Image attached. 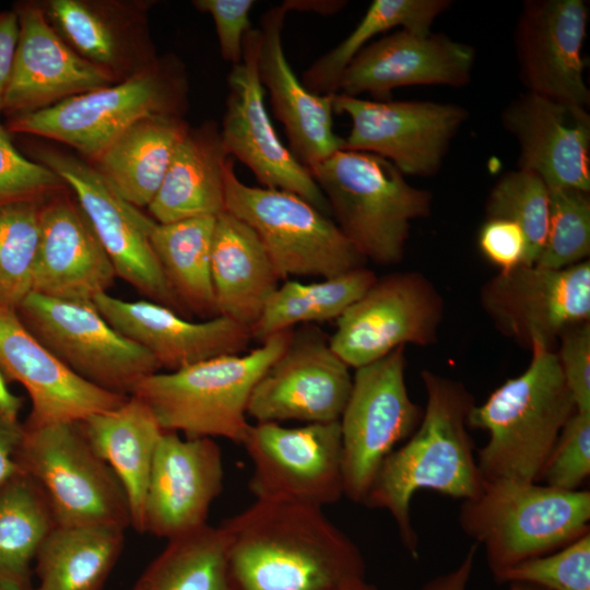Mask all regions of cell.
Instances as JSON below:
<instances>
[{"label": "cell", "instance_id": "1", "mask_svg": "<svg viewBox=\"0 0 590 590\" xmlns=\"http://www.w3.org/2000/svg\"><path fill=\"white\" fill-rule=\"evenodd\" d=\"M220 526L236 590H342L366 580L359 548L321 507L256 499Z\"/></svg>", "mask_w": 590, "mask_h": 590}, {"label": "cell", "instance_id": "2", "mask_svg": "<svg viewBox=\"0 0 590 590\" xmlns=\"http://www.w3.org/2000/svg\"><path fill=\"white\" fill-rule=\"evenodd\" d=\"M426 405L415 432L379 467L363 505L387 510L408 553L418 558L411 503L418 491L450 498L476 497L483 487L468 417L475 401L458 380L429 369L421 373Z\"/></svg>", "mask_w": 590, "mask_h": 590}, {"label": "cell", "instance_id": "3", "mask_svg": "<svg viewBox=\"0 0 590 590\" xmlns=\"http://www.w3.org/2000/svg\"><path fill=\"white\" fill-rule=\"evenodd\" d=\"M530 350L526 370L470 411L469 427L488 434L476 452L484 481L538 483L563 427L577 411L555 351L540 343Z\"/></svg>", "mask_w": 590, "mask_h": 590}, {"label": "cell", "instance_id": "4", "mask_svg": "<svg viewBox=\"0 0 590 590\" xmlns=\"http://www.w3.org/2000/svg\"><path fill=\"white\" fill-rule=\"evenodd\" d=\"M459 524L473 543L483 545L488 569L496 578L590 532V492L483 480L480 494L462 500Z\"/></svg>", "mask_w": 590, "mask_h": 590}, {"label": "cell", "instance_id": "5", "mask_svg": "<svg viewBox=\"0 0 590 590\" xmlns=\"http://www.w3.org/2000/svg\"><path fill=\"white\" fill-rule=\"evenodd\" d=\"M294 330L278 332L247 354L223 355L143 378L132 396L151 410L163 430L187 437H223L241 444L251 392L290 344ZM130 394V396H131Z\"/></svg>", "mask_w": 590, "mask_h": 590}, {"label": "cell", "instance_id": "6", "mask_svg": "<svg viewBox=\"0 0 590 590\" xmlns=\"http://www.w3.org/2000/svg\"><path fill=\"white\" fill-rule=\"evenodd\" d=\"M309 173L335 224L366 261L399 263L411 222L430 214L432 193L410 185L391 162L376 154L342 149Z\"/></svg>", "mask_w": 590, "mask_h": 590}, {"label": "cell", "instance_id": "7", "mask_svg": "<svg viewBox=\"0 0 590 590\" xmlns=\"http://www.w3.org/2000/svg\"><path fill=\"white\" fill-rule=\"evenodd\" d=\"M187 92L182 64L165 57L108 86L16 115L9 130L62 142L95 162L137 121L151 116L182 117Z\"/></svg>", "mask_w": 590, "mask_h": 590}, {"label": "cell", "instance_id": "8", "mask_svg": "<svg viewBox=\"0 0 590 590\" xmlns=\"http://www.w3.org/2000/svg\"><path fill=\"white\" fill-rule=\"evenodd\" d=\"M23 426L17 465L44 491L57 526H131L120 482L92 449L79 422Z\"/></svg>", "mask_w": 590, "mask_h": 590}, {"label": "cell", "instance_id": "9", "mask_svg": "<svg viewBox=\"0 0 590 590\" xmlns=\"http://www.w3.org/2000/svg\"><path fill=\"white\" fill-rule=\"evenodd\" d=\"M225 211L257 234L280 280L328 279L366 262L328 215L293 192L241 182L231 157L225 167Z\"/></svg>", "mask_w": 590, "mask_h": 590}, {"label": "cell", "instance_id": "10", "mask_svg": "<svg viewBox=\"0 0 590 590\" xmlns=\"http://www.w3.org/2000/svg\"><path fill=\"white\" fill-rule=\"evenodd\" d=\"M28 331L62 364L107 391L130 396L161 368L145 349L116 331L93 303L31 292L16 309Z\"/></svg>", "mask_w": 590, "mask_h": 590}, {"label": "cell", "instance_id": "11", "mask_svg": "<svg viewBox=\"0 0 590 590\" xmlns=\"http://www.w3.org/2000/svg\"><path fill=\"white\" fill-rule=\"evenodd\" d=\"M405 346L355 369L339 420L344 495L363 504L386 457L417 428L423 409L405 384Z\"/></svg>", "mask_w": 590, "mask_h": 590}, {"label": "cell", "instance_id": "12", "mask_svg": "<svg viewBox=\"0 0 590 590\" xmlns=\"http://www.w3.org/2000/svg\"><path fill=\"white\" fill-rule=\"evenodd\" d=\"M240 445L253 465L249 488L256 499L322 508L344 495L339 421L299 427L256 422Z\"/></svg>", "mask_w": 590, "mask_h": 590}, {"label": "cell", "instance_id": "13", "mask_svg": "<svg viewBox=\"0 0 590 590\" xmlns=\"http://www.w3.org/2000/svg\"><path fill=\"white\" fill-rule=\"evenodd\" d=\"M442 316V298L426 276L390 273L377 278L337 319L329 345L356 369L406 344L435 343Z\"/></svg>", "mask_w": 590, "mask_h": 590}, {"label": "cell", "instance_id": "14", "mask_svg": "<svg viewBox=\"0 0 590 590\" xmlns=\"http://www.w3.org/2000/svg\"><path fill=\"white\" fill-rule=\"evenodd\" d=\"M36 156L72 189L116 275L152 302L185 314L150 241L156 222L119 197L97 169L83 160L52 149H39Z\"/></svg>", "mask_w": 590, "mask_h": 590}, {"label": "cell", "instance_id": "15", "mask_svg": "<svg viewBox=\"0 0 590 590\" xmlns=\"http://www.w3.org/2000/svg\"><path fill=\"white\" fill-rule=\"evenodd\" d=\"M333 111L352 120L343 150L376 154L403 175L422 177L440 169L451 140L469 116L456 104L367 101L339 93Z\"/></svg>", "mask_w": 590, "mask_h": 590}, {"label": "cell", "instance_id": "16", "mask_svg": "<svg viewBox=\"0 0 590 590\" xmlns=\"http://www.w3.org/2000/svg\"><path fill=\"white\" fill-rule=\"evenodd\" d=\"M261 34L251 28L244 39L241 61L227 76L228 94L221 139L263 188L293 192L326 215L329 204L309 170L280 140L264 104V87L258 73Z\"/></svg>", "mask_w": 590, "mask_h": 590}, {"label": "cell", "instance_id": "17", "mask_svg": "<svg viewBox=\"0 0 590 590\" xmlns=\"http://www.w3.org/2000/svg\"><path fill=\"white\" fill-rule=\"evenodd\" d=\"M496 329L523 347L554 344L568 328L590 320V261L565 269L519 266L481 290Z\"/></svg>", "mask_w": 590, "mask_h": 590}, {"label": "cell", "instance_id": "18", "mask_svg": "<svg viewBox=\"0 0 590 590\" xmlns=\"http://www.w3.org/2000/svg\"><path fill=\"white\" fill-rule=\"evenodd\" d=\"M350 367L319 332L293 333L285 351L261 376L247 406L256 422L339 421L347 402Z\"/></svg>", "mask_w": 590, "mask_h": 590}, {"label": "cell", "instance_id": "19", "mask_svg": "<svg viewBox=\"0 0 590 590\" xmlns=\"http://www.w3.org/2000/svg\"><path fill=\"white\" fill-rule=\"evenodd\" d=\"M223 477L222 453L213 438H181L164 430L145 495L144 532L172 540L208 524Z\"/></svg>", "mask_w": 590, "mask_h": 590}, {"label": "cell", "instance_id": "20", "mask_svg": "<svg viewBox=\"0 0 590 590\" xmlns=\"http://www.w3.org/2000/svg\"><path fill=\"white\" fill-rule=\"evenodd\" d=\"M583 0H528L515 30L519 75L528 92L587 107L581 50L587 36Z\"/></svg>", "mask_w": 590, "mask_h": 590}, {"label": "cell", "instance_id": "21", "mask_svg": "<svg viewBox=\"0 0 590 590\" xmlns=\"http://www.w3.org/2000/svg\"><path fill=\"white\" fill-rule=\"evenodd\" d=\"M475 61L472 46L445 34L398 30L364 47L341 75L338 93L389 101L401 86L462 87L471 81ZM337 93V94H338Z\"/></svg>", "mask_w": 590, "mask_h": 590}, {"label": "cell", "instance_id": "22", "mask_svg": "<svg viewBox=\"0 0 590 590\" xmlns=\"http://www.w3.org/2000/svg\"><path fill=\"white\" fill-rule=\"evenodd\" d=\"M518 141V168L540 176L550 190L590 191V116L587 107L526 92L502 113Z\"/></svg>", "mask_w": 590, "mask_h": 590}, {"label": "cell", "instance_id": "23", "mask_svg": "<svg viewBox=\"0 0 590 590\" xmlns=\"http://www.w3.org/2000/svg\"><path fill=\"white\" fill-rule=\"evenodd\" d=\"M0 370L5 379L21 384L30 396L27 426L81 422L128 398L74 374L28 331L16 309L7 307H0Z\"/></svg>", "mask_w": 590, "mask_h": 590}, {"label": "cell", "instance_id": "24", "mask_svg": "<svg viewBox=\"0 0 590 590\" xmlns=\"http://www.w3.org/2000/svg\"><path fill=\"white\" fill-rule=\"evenodd\" d=\"M19 38L3 110L14 116L119 80L75 52L48 22L42 4L15 10Z\"/></svg>", "mask_w": 590, "mask_h": 590}, {"label": "cell", "instance_id": "25", "mask_svg": "<svg viewBox=\"0 0 590 590\" xmlns=\"http://www.w3.org/2000/svg\"><path fill=\"white\" fill-rule=\"evenodd\" d=\"M93 304L116 331L169 371L241 354L252 340L250 329L223 316L196 322L152 300H123L108 293L97 295Z\"/></svg>", "mask_w": 590, "mask_h": 590}, {"label": "cell", "instance_id": "26", "mask_svg": "<svg viewBox=\"0 0 590 590\" xmlns=\"http://www.w3.org/2000/svg\"><path fill=\"white\" fill-rule=\"evenodd\" d=\"M115 269L79 203L56 196L43 203L33 291L79 303L107 293Z\"/></svg>", "mask_w": 590, "mask_h": 590}, {"label": "cell", "instance_id": "27", "mask_svg": "<svg viewBox=\"0 0 590 590\" xmlns=\"http://www.w3.org/2000/svg\"><path fill=\"white\" fill-rule=\"evenodd\" d=\"M287 12L280 4L261 17L258 73L269 92L272 111L284 127L290 151L309 170L342 150L344 139L333 131L335 94L307 90L285 57L282 31Z\"/></svg>", "mask_w": 590, "mask_h": 590}, {"label": "cell", "instance_id": "28", "mask_svg": "<svg viewBox=\"0 0 590 590\" xmlns=\"http://www.w3.org/2000/svg\"><path fill=\"white\" fill-rule=\"evenodd\" d=\"M59 36L81 57L119 81L153 64L144 4L118 1L49 0L42 4Z\"/></svg>", "mask_w": 590, "mask_h": 590}, {"label": "cell", "instance_id": "29", "mask_svg": "<svg viewBox=\"0 0 590 590\" xmlns=\"http://www.w3.org/2000/svg\"><path fill=\"white\" fill-rule=\"evenodd\" d=\"M211 278L217 316L248 329L281 281L257 234L227 211L215 217Z\"/></svg>", "mask_w": 590, "mask_h": 590}, {"label": "cell", "instance_id": "30", "mask_svg": "<svg viewBox=\"0 0 590 590\" xmlns=\"http://www.w3.org/2000/svg\"><path fill=\"white\" fill-rule=\"evenodd\" d=\"M92 449L120 482L133 529L144 532V503L155 450L163 429L138 397L79 422Z\"/></svg>", "mask_w": 590, "mask_h": 590}, {"label": "cell", "instance_id": "31", "mask_svg": "<svg viewBox=\"0 0 590 590\" xmlns=\"http://www.w3.org/2000/svg\"><path fill=\"white\" fill-rule=\"evenodd\" d=\"M229 155L219 126L189 128L176 148L164 180L148 210L160 224L225 211V167Z\"/></svg>", "mask_w": 590, "mask_h": 590}, {"label": "cell", "instance_id": "32", "mask_svg": "<svg viewBox=\"0 0 590 590\" xmlns=\"http://www.w3.org/2000/svg\"><path fill=\"white\" fill-rule=\"evenodd\" d=\"M189 128L182 117L143 118L120 134L94 167L119 197L138 209L148 208Z\"/></svg>", "mask_w": 590, "mask_h": 590}, {"label": "cell", "instance_id": "33", "mask_svg": "<svg viewBox=\"0 0 590 590\" xmlns=\"http://www.w3.org/2000/svg\"><path fill=\"white\" fill-rule=\"evenodd\" d=\"M125 530L111 527H59L35 558L38 585L32 590H103L122 547Z\"/></svg>", "mask_w": 590, "mask_h": 590}, {"label": "cell", "instance_id": "34", "mask_svg": "<svg viewBox=\"0 0 590 590\" xmlns=\"http://www.w3.org/2000/svg\"><path fill=\"white\" fill-rule=\"evenodd\" d=\"M215 217L156 223L150 234L165 280L184 312L209 318L217 316L211 278Z\"/></svg>", "mask_w": 590, "mask_h": 590}, {"label": "cell", "instance_id": "35", "mask_svg": "<svg viewBox=\"0 0 590 590\" xmlns=\"http://www.w3.org/2000/svg\"><path fill=\"white\" fill-rule=\"evenodd\" d=\"M56 526L44 491L20 470L0 488V582L32 590V565Z\"/></svg>", "mask_w": 590, "mask_h": 590}, {"label": "cell", "instance_id": "36", "mask_svg": "<svg viewBox=\"0 0 590 590\" xmlns=\"http://www.w3.org/2000/svg\"><path fill=\"white\" fill-rule=\"evenodd\" d=\"M131 590H236L221 526L168 540Z\"/></svg>", "mask_w": 590, "mask_h": 590}, {"label": "cell", "instance_id": "37", "mask_svg": "<svg viewBox=\"0 0 590 590\" xmlns=\"http://www.w3.org/2000/svg\"><path fill=\"white\" fill-rule=\"evenodd\" d=\"M376 279L375 272L364 266L319 282L285 281L250 328L251 338L263 342L298 323L337 320Z\"/></svg>", "mask_w": 590, "mask_h": 590}, {"label": "cell", "instance_id": "38", "mask_svg": "<svg viewBox=\"0 0 590 590\" xmlns=\"http://www.w3.org/2000/svg\"><path fill=\"white\" fill-rule=\"evenodd\" d=\"M450 4L448 0H374L347 37L304 71L303 84L318 95L337 94L342 73L373 38L396 27L430 33L434 21Z\"/></svg>", "mask_w": 590, "mask_h": 590}, {"label": "cell", "instance_id": "39", "mask_svg": "<svg viewBox=\"0 0 590 590\" xmlns=\"http://www.w3.org/2000/svg\"><path fill=\"white\" fill-rule=\"evenodd\" d=\"M42 200L0 206V307L17 309L33 291Z\"/></svg>", "mask_w": 590, "mask_h": 590}, {"label": "cell", "instance_id": "40", "mask_svg": "<svg viewBox=\"0 0 590 590\" xmlns=\"http://www.w3.org/2000/svg\"><path fill=\"white\" fill-rule=\"evenodd\" d=\"M550 189L536 174L520 169L505 174L489 192L486 219L517 224L527 240L526 266L535 264L545 243L550 219Z\"/></svg>", "mask_w": 590, "mask_h": 590}, {"label": "cell", "instance_id": "41", "mask_svg": "<svg viewBox=\"0 0 590 590\" xmlns=\"http://www.w3.org/2000/svg\"><path fill=\"white\" fill-rule=\"evenodd\" d=\"M550 200L547 234L535 266L559 270L589 260V192L552 189Z\"/></svg>", "mask_w": 590, "mask_h": 590}, {"label": "cell", "instance_id": "42", "mask_svg": "<svg viewBox=\"0 0 590 590\" xmlns=\"http://www.w3.org/2000/svg\"><path fill=\"white\" fill-rule=\"evenodd\" d=\"M546 590H590V532L550 554L522 562L494 578Z\"/></svg>", "mask_w": 590, "mask_h": 590}, {"label": "cell", "instance_id": "43", "mask_svg": "<svg viewBox=\"0 0 590 590\" xmlns=\"http://www.w3.org/2000/svg\"><path fill=\"white\" fill-rule=\"evenodd\" d=\"M589 474L590 412L576 411L563 427L539 482L562 491H578Z\"/></svg>", "mask_w": 590, "mask_h": 590}, {"label": "cell", "instance_id": "44", "mask_svg": "<svg viewBox=\"0 0 590 590\" xmlns=\"http://www.w3.org/2000/svg\"><path fill=\"white\" fill-rule=\"evenodd\" d=\"M66 187L51 169L24 157L0 123V206L25 200H43L45 196Z\"/></svg>", "mask_w": 590, "mask_h": 590}, {"label": "cell", "instance_id": "45", "mask_svg": "<svg viewBox=\"0 0 590 590\" xmlns=\"http://www.w3.org/2000/svg\"><path fill=\"white\" fill-rule=\"evenodd\" d=\"M555 353L576 410L590 412V322L565 330Z\"/></svg>", "mask_w": 590, "mask_h": 590}, {"label": "cell", "instance_id": "46", "mask_svg": "<svg viewBox=\"0 0 590 590\" xmlns=\"http://www.w3.org/2000/svg\"><path fill=\"white\" fill-rule=\"evenodd\" d=\"M194 8L214 22L222 58L232 66L241 61L244 39L250 27L253 0H194Z\"/></svg>", "mask_w": 590, "mask_h": 590}, {"label": "cell", "instance_id": "47", "mask_svg": "<svg viewBox=\"0 0 590 590\" xmlns=\"http://www.w3.org/2000/svg\"><path fill=\"white\" fill-rule=\"evenodd\" d=\"M482 255L507 273L524 264L527 240L522 229L515 223L503 219H486L477 237Z\"/></svg>", "mask_w": 590, "mask_h": 590}, {"label": "cell", "instance_id": "48", "mask_svg": "<svg viewBox=\"0 0 590 590\" xmlns=\"http://www.w3.org/2000/svg\"><path fill=\"white\" fill-rule=\"evenodd\" d=\"M477 547L479 545L476 543H472L456 568L430 578L423 583L418 590H468V583L474 568ZM507 585L508 590H546L524 582H510Z\"/></svg>", "mask_w": 590, "mask_h": 590}, {"label": "cell", "instance_id": "49", "mask_svg": "<svg viewBox=\"0 0 590 590\" xmlns=\"http://www.w3.org/2000/svg\"><path fill=\"white\" fill-rule=\"evenodd\" d=\"M23 436V424L0 413V488L20 471L16 453Z\"/></svg>", "mask_w": 590, "mask_h": 590}, {"label": "cell", "instance_id": "50", "mask_svg": "<svg viewBox=\"0 0 590 590\" xmlns=\"http://www.w3.org/2000/svg\"><path fill=\"white\" fill-rule=\"evenodd\" d=\"M19 38V19L15 11L0 12V113L10 82Z\"/></svg>", "mask_w": 590, "mask_h": 590}, {"label": "cell", "instance_id": "51", "mask_svg": "<svg viewBox=\"0 0 590 590\" xmlns=\"http://www.w3.org/2000/svg\"><path fill=\"white\" fill-rule=\"evenodd\" d=\"M287 11L300 10L312 11L319 14H332L341 10L346 1H284L282 3Z\"/></svg>", "mask_w": 590, "mask_h": 590}, {"label": "cell", "instance_id": "52", "mask_svg": "<svg viewBox=\"0 0 590 590\" xmlns=\"http://www.w3.org/2000/svg\"><path fill=\"white\" fill-rule=\"evenodd\" d=\"M22 405L23 399L10 392L5 378L0 370V413L12 418H17Z\"/></svg>", "mask_w": 590, "mask_h": 590}, {"label": "cell", "instance_id": "53", "mask_svg": "<svg viewBox=\"0 0 590 590\" xmlns=\"http://www.w3.org/2000/svg\"><path fill=\"white\" fill-rule=\"evenodd\" d=\"M342 590H378V589L375 585L367 582V580H363L350 587H346Z\"/></svg>", "mask_w": 590, "mask_h": 590}, {"label": "cell", "instance_id": "54", "mask_svg": "<svg viewBox=\"0 0 590 590\" xmlns=\"http://www.w3.org/2000/svg\"><path fill=\"white\" fill-rule=\"evenodd\" d=\"M0 590H22V589L13 583L0 582Z\"/></svg>", "mask_w": 590, "mask_h": 590}]
</instances>
